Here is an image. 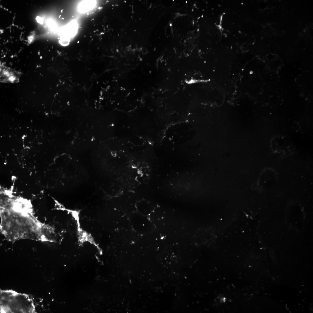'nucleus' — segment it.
Returning <instances> with one entry per match:
<instances>
[{
  "instance_id": "nucleus-5",
  "label": "nucleus",
  "mask_w": 313,
  "mask_h": 313,
  "mask_svg": "<svg viewBox=\"0 0 313 313\" xmlns=\"http://www.w3.org/2000/svg\"><path fill=\"white\" fill-rule=\"evenodd\" d=\"M70 39V37L62 35L60 39L59 42L63 46H67L69 44Z\"/></svg>"
},
{
  "instance_id": "nucleus-3",
  "label": "nucleus",
  "mask_w": 313,
  "mask_h": 313,
  "mask_svg": "<svg viewBox=\"0 0 313 313\" xmlns=\"http://www.w3.org/2000/svg\"><path fill=\"white\" fill-rule=\"evenodd\" d=\"M78 25L74 21L71 22L65 28L63 35H66L70 38L75 35L78 30Z\"/></svg>"
},
{
  "instance_id": "nucleus-2",
  "label": "nucleus",
  "mask_w": 313,
  "mask_h": 313,
  "mask_svg": "<svg viewBox=\"0 0 313 313\" xmlns=\"http://www.w3.org/2000/svg\"><path fill=\"white\" fill-rule=\"evenodd\" d=\"M20 74L17 71L10 69L1 70L0 80L1 82L15 83L19 80Z\"/></svg>"
},
{
  "instance_id": "nucleus-6",
  "label": "nucleus",
  "mask_w": 313,
  "mask_h": 313,
  "mask_svg": "<svg viewBox=\"0 0 313 313\" xmlns=\"http://www.w3.org/2000/svg\"><path fill=\"white\" fill-rule=\"evenodd\" d=\"M36 19L37 21L41 24H43V19L41 17L37 16L36 18Z\"/></svg>"
},
{
  "instance_id": "nucleus-1",
  "label": "nucleus",
  "mask_w": 313,
  "mask_h": 313,
  "mask_svg": "<svg viewBox=\"0 0 313 313\" xmlns=\"http://www.w3.org/2000/svg\"><path fill=\"white\" fill-rule=\"evenodd\" d=\"M1 313H35L33 301L27 294L0 290Z\"/></svg>"
},
{
  "instance_id": "nucleus-4",
  "label": "nucleus",
  "mask_w": 313,
  "mask_h": 313,
  "mask_svg": "<svg viewBox=\"0 0 313 313\" xmlns=\"http://www.w3.org/2000/svg\"><path fill=\"white\" fill-rule=\"evenodd\" d=\"M95 3L94 1H84L79 5V11L81 12H84L92 9L94 6Z\"/></svg>"
}]
</instances>
